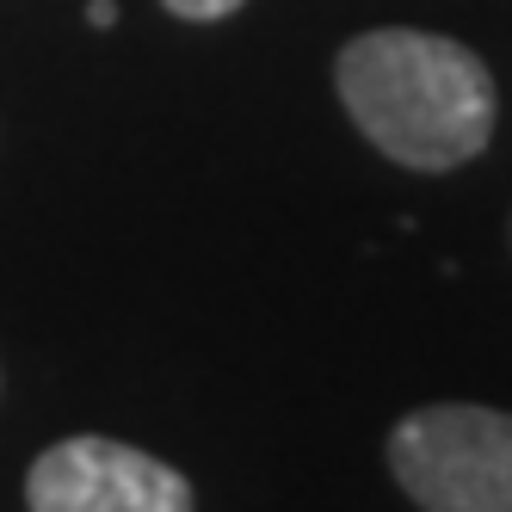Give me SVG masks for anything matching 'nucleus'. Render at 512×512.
Returning a JSON list of instances; mask_svg holds the SVG:
<instances>
[{
    "label": "nucleus",
    "instance_id": "f257e3e1",
    "mask_svg": "<svg viewBox=\"0 0 512 512\" xmlns=\"http://www.w3.org/2000/svg\"><path fill=\"white\" fill-rule=\"evenodd\" d=\"M334 87L352 124L414 173H451L475 161L494 136L488 62L438 31H364L334 62Z\"/></svg>",
    "mask_w": 512,
    "mask_h": 512
},
{
    "label": "nucleus",
    "instance_id": "f03ea898",
    "mask_svg": "<svg viewBox=\"0 0 512 512\" xmlns=\"http://www.w3.org/2000/svg\"><path fill=\"white\" fill-rule=\"evenodd\" d=\"M389 469L420 512H512V414L432 401L389 432Z\"/></svg>",
    "mask_w": 512,
    "mask_h": 512
},
{
    "label": "nucleus",
    "instance_id": "7ed1b4c3",
    "mask_svg": "<svg viewBox=\"0 0 512 512\" xmlns=\"http://www.w3.org/2000/svg\"><path fill=\"white\" fill-rule=\"evenodd\" d=\"M31 512H192V482L173 463L118 438H62L25 475Z\"/></svg>",
    "mask_w": 512,
    "mask_h": 512
},
{
    "label": "nucleus",
    "instance_id": "20e7f679",
    "mask_svg": "<svg viewBox=\"0 0 512 512\" xmlns=\"http://www.w3.org/2000/svg\"><path fill=\"white\" fill-rule=\"evenodd\" d=\"M167 13H179V19H198V25H210V19H229V13H241L247 0H161Z\"/></svg>",
    "mask_w": 512,
    "mask_h": 512
},
{
    "label": "nucleus",
    "instance_id": "39448f33",
    "mask_svg": "<svg viewBox=\"0 0 512 512\" xmlns=\"http://www.w3.org/2000/svg\"><path fill=\"white\" fill-rule=\"evenodd\" d=\"M87 25L93 31H112L118 25V7H112V0H87Z\"/></svg>",
    "mask_w": 512,
    "mask_h": 512
}]
</instances>
